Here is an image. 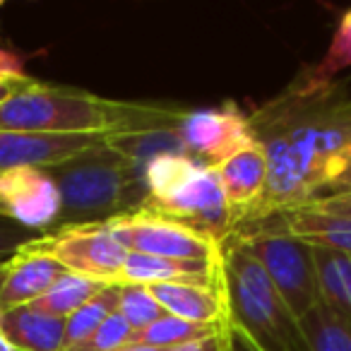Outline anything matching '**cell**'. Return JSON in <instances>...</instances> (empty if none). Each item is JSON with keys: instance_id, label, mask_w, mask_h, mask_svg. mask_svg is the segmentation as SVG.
Instances as JSON below:
<instances>
[{"instance_id": "19", "label": "cell", "mask_w": 351, "mask_h": 351, "mask_svg": "<svg viewBox=\"0 0 351 351\" xmlns=\"http://www.w3.org/2000/svg\"><path fill=\"white\" fill-rule=\"evenodd\" d=\"M306 351H351V320L317 301L298 320Z\"/></svg>"}, {"instance_id": "7", "label": "cell", "mask_w": 351, "mask_h": 351, "mask_svg": "<svg viewBox=\"0 0 351 351\" xmlns=\"http://www.w3.org/2000/svg\"><path fill=\"white\" fill-rule=\"evenodd\" d=\"M106 226L128 253L173 260H217L221 253V241L149 210L116 217Z\"/></svg>"}, {"instance_id": "4", "label": "cell", "mask_w": 351, "mask_h": 351, "mask_svg": "<svg viewBox=\"0 0 351 351\" xmlns=\"http://www.w3.org/2000/svg\"><path fill=\"white\" fill-rule=\"evenodd\" d=\"M219 272L229 303V320L260 351H306L296 315L250 255L224 241Z\"/></svg>"}, {"instance_id": "22", "label": "cell", "mask_w": 351, "mask_h": 351, "mask_svg": "<svg viewBox=\"0 0 351 351\" xmlns=\"http://www.w3.org/2000/svg\"><path fill=\"white\" fill-rule=\"evenodd\" d=\"M118 311V284H108L101 293L87 301L82 308L73 313L70 317H65V349L70 351L75 346H80L84 339L94 335L99 327L106 322L108 315Z\"/></svg>"}, {"instance_id": "3", "label": "cell", "mask_w": 351, "mask_h": 351, "mask_svg": "<svg viewBox=\"0 0 351 351\" xmlns=\"http://www.w3.org/2000/svg\"><path fill=\"white\" fill-rule=\"evenodd\" d=\"M44 169L60 191V215L51 231L106 224L116 217L142 210L147 202L145 176L106 142Z\"/></svg>"}, {"instance_id": "21", "label": "cell", "mask_w": 351, "mask_h": 351, "mask_svg": "<svg viewBox=\"0 0 351 351\" xmlns=\"http://www.w3.org/2000/svg\"><path fill=\"white\" fill-rule=\"evenodd\" d=\"M108 284L97 282V279L80 277L75 272H65L49 291L41 298H36L34 303H29L34 311L46 313L53 317H70L77 308H82L87 301H92L97 293H101Z\"/></svg>"}, {"instance_id": "14", "label": "cell", "mask_w": 351, "mask_h": 351, "mask_svg": "<svg viewBox=\"0 0 351 351\" xmlns=\"http://www.w3.org/2000/svg\"><path fill=\"white\" fill-rule=\"evenodd\" d=\"M152 296L161 303L169 315L183 317L202 325H226L229 322V303L219 282L212 284H193V282H169L147 287Z\"/></svg>"}, {"instance_id": "20", "label": "cell", "mask_w": 351, "mask_h": 351, "mask_svg": "<svg viewBox=\"0 0 351 351\" xmlns=\"http://www.w3.org/2000/svg\"><path fill=\"white\" fill-rule=\"evenodd\" d=\"M226 325H229V322H226ZM226 325H202V322H191V320H183V317H176L166 313L159 320L147 325L145 330L132 332L128 344L166 351V349H173V346H181V344H188V341L215 335V332L224 330Z\"/></svg>"}, {"instance_id": "24", "label": "cell", "mask_w": 351, "mask_h": 351, "mask_svg": "<svg viewBox=\"0 0 351 351\" xmlns=\"http://www.w3.org/2000/svg\"><path fill=\"white\" fill-rule=\"evenodd\" d=\"M118 313L132 327V332L145 330L147 325L166 315V311L152 296L149 289L140 284H118Z\"/></svg>"}, {"instance_id": "26", "label": "cell", "mask_w": 351, "mask_h": 351, "mask_svg": "<svg viewBox=\"0 0 351 351\" xmlns=\"http://www.w3.org/2000/svg\"><path fill=\"white\" fill-rule=\"evenodd\" d=\"M39 236H44V234L27 229V226L17 224V221H12V219H5V217H0V260L12 258L17 250L29 245L32 241H36Z\"/></svg>"}, {"instance_id": "33", "label": "cell", "mask_w": 351, "mask_h": 351, "mask_svg": "<svg viewBox=\"0 0 351 351\" xmlns=\"http://www.w3.org/2000/svg\"><path fill=\"white\" fill-rule=\"evenodd\" d=\"M0 351H17L15 346L5 339V335H3V332H0Z\"/></svg>"}, {"instance_id": "10", "label": "cell", "mask_w": 351, "mask_h": 351, "mask_svg": "<svg viewBox=\"0 0 351 351\" xmlns=\"http://www.w3.org/2000/svg\"><path fill=\"white\" fill-rule=\"evenodd\" d=\"M60 215V191L41 166L0 173V217L39 234H49Z\"/></svg>"}, {"instance_id": "29", "label": "cell", "mask_w": 351, "mask_h": 351, "mask_svg": "<svg viewBox=\"0 0 351 351\" xmlns=\"http://www.w3.org/2000/svg\"><path fill=\"white\" fill-rule=\"evenodd\" d=\"M226 330H229V325L210 337H202V339L188 341V344L173 346V349H166V351H226Z\"/></svg>"}, {"instance_id": "35", "label": "cell", "mask_w": 351, "mask_h": 351, "mask_svg": "<svg viewBox=\"0 0 351 351\" xmlns=\"http://www.w3.org/2000/svg\"><path fill=\"white\" fill-rule=\"evenodd\" d=\"M8 260H10V258L0 260V287H3V282H5V274H8Z\"/></svg>"}, {"instance_id": "12", "label": "cell", "mask_w": 351, "mask_h": 351, "mask_svg": "<svg viewBox=\"0 0 351 351\" xmlns=\"http://www.w3.org/2000/svg\"><path fill=\"white\" fill-rule=\"evenodd\" d=\"M108 135H32V132H0V173L22 166H51L65 161Z\"/></svg>"}, {"instance_id": "28", "label": "cell", "mask_w": 351, "mask_h": 351, "mask_svg": "<svg viewBox=\"0 0 351 351\" xmlns=\"http://www.w3.org/2000/svg\"><path fill=\"white\" fill-rule=\"evenodd\" d=\"M311 210L327 212V215H339V217H351V191L337 193V195L322 197V200L308 205Z\"/></svg>"}, {"instance_id": "16", "label": "cell", "mask_w": 351, "mask_h": 351, "mask_svg": "<svg viewBox=\"0 0 351 351\" xmlns=\"http://www.w3.org/2000/svg\"><path fill=\"white\" fill-rule=\"evenodd\" d=\"M269 221H274L279 229H284L311 248L332 250V253L351 258V217L327 215V212H317L311 207H301V210L269 217Z\"/></svg>"}, {"instance_id": "1", "label": "cell", "mask_w": 351, "mask_h": 351, "mask_svg": "<svg viewBox=\"0 0 351 351\" xmlns=\"http://www.w3.org/2000/svg\"><path fill=\"white\" fill-rule=\"evenodd\" d=\"M267 159V188L253 221L351 191V89L298 70L279 94L248 111ZM248 221V224H253Z\"/></svg>"}, {"instance_id": "27", "label": "cell", "mask_w": 351, "mask_h": 351, "mask_svg": "<svg viewBox=\"0 0 351 351\" xmlns=\"http://www.w3.org/2000/svg\"><path fill=\"white\" fill-rule=\"evenodd\" d=\"M27 56L17 53V51L10 49H0V77L3 80H17V77H29L25 73L27 65Z\"/></svg>"}, {"instance_id": "32", "label": "cell", "mask_w": 351, "mask_h": 351, "mask_svg": "<svg viewBox=\"0 0 351 351\" xmlns=\"http://www.w3.org/2000/svg\"><path fill=\"white\" fill-rule=\"evenodd\" d=\"M34 82V77H17V80H3L0 77V104L8 101L10 97H15L17 92H22V89L27 87V84Z\"/></svg>"}, {"instance_id": "30", "label": "cell", "mask_w": 351, "mask_h": 351, "mask_svg": "<svg viewBox=\"0 0 351 351\" xmlns=\"http://www.w3.org/2000/svg\"><path fill=\"white\" fill-rule=\"evenodd\" d=\"M337 255V269H339V279H341V291H344V306H346V315L351 317V258L349 255Z\"/></svg>"}, {"instance_id": "8", "label": "cell", "mask_w": 351, "mask_h": 351, "mask_svg": "<svg viewBox=\"0 0 351 351\" xmlns=\"http://www.w3.org/2000/svg\"><path fill=\"white\" fill-rule=\"evenodd\" d=\"M34 248L58 260L68 272L104 284H116L128 258V250L113 239L106 224L65 226L39 236Z\"/></svg>"}, {"instance_id": "18", "label": "cell", "mask_w": 351, "mask_h": 351, "mask_svg": "<svg viewBox=\"0 0 351 351\" xmlns=\"http://www.w3.org/2000/svg\"><path fill=\"white\" fill-rule=\"evenodd\" d=\"M106 145L116 149L123 159L130 161L135 171L145 176L147 166L154 159L166 154L188 156V147L183 142L181 130H140V132H121L108 135Z\"/></svg>"}, {"instance_id": "25", "label": "cell", "mask_w": 351, "mask_h": 351, "mask_svg": "<svg viewBox=\"0 0 351 351\" xmlns=\"http://www.w3.org/2000/svg\"><path fill=\"white\" fill-rule=\"evenodd\" d=\"M130 335H132V327L128 325L121 313L116 311L113 315L106 317V322H104L89 339H84L82 344L70 351H118V349H123V346H128Z\"/></svg>"}, {"instance_id": "2", "label": "cell", "mask_w": 351, "mask_h": 351, "mask_svg": "<svg viewBox=\"0 0 351 351\" xmlns=\"http://www.w3.org/2000/svg\"><path fill=\"white\" fill-rule=\"evenodd\" d=\"M191 108L173 101H116L94 92L34 80L0 104V132L32 135H121L181 130Z\"/></svg>"}, {"instance_id": "23", "label": "cell", "mask_w": 351, "mask_h": 351, "mask_svg": "<svg viewBox=\"0 0 351 351\" xmlns=\"http://www.w3.org/2000/svg\"><path fill=\"white\" fill-rule=\"evenodd\" d=\"M351 68V8L341 12L325 56L315 65H303V75L317 84L335 82L337 75Z\"/></svg>"}, {"instance_id": "5", "label": "cell", "mask_w": 351, "mask_h": 351, "mask_svg": "<svg viewBox=\"0 0 351 351\" xmlns=\"http://www.w3.org/2000/svg\"><path fill=\"white\" fill-rule=\"evenodd\" d=\"M147 202L142 210L188 224L224 243L231 234L219 176L191 156L166 154L145 171Z\"/></svg>"}, {"instance_id": "13", "label": "cell", "mask_w": 351, "mask_h": 351, "mask_svg": "<svg viewBox=\"0 0 351 351\" xmlns=\"http://www.w3.org/2000/svg\"><path fill=\"white\" fill-rule=\"evenodd\" d=\"M68 269L51 255L34 248V241L8 260L5 282L0 287V308L29 306L41 298Z\"/></svg>"}, {"instance_id": "6", "label": "cell", "mask_w": 351, "mask_h": 351, "mask_svg": "<svg viewBox=\"0 0 351 351\" xmlns=\"http://www.w3.org/2000/svg\"><path fill=\"white\" fill-rule=\"evenodd\" d=\"M226 241L250 255L267 272L296 320L320 301L313 248L279 229L274 221L263 219L243 224L231 231Z\"/></svg>"}, {"instance_id": "11", "label": "cell", "mask_w": 351, "mask_h": 351, "mask_svg": "<svg viewBox=\"0 0 351 351\" xmlns=\"http://www.w3.org/2000/svg\"><path fill=\"white\" fill-rule=\"evenodd\" d=\"M215 171L224 191L231 231L253 221L265 197V188H267V159L258 142L236 152Z\"/></svg>"}, {"instance_id": "9", "label": "cell", "mask_w": 351, "mask_h": 351, "mask_svg": "<svg viewBox=\"0 0 351 351\" xmlns=\"http://www.w3.org/2000/svg\"><path fill=\"white\" fill-rule=\"evenodd\" d=\"M181 135L188 147V156L210 169H217L236 152L255 145L248 111L234 101L188 111Z\"/></svg>"}, {"instance_id": "17", "label": "cell", "mask_w": 351, "mask_h": 351, "mask_svg": "<svg viewBox=\"0 0 351 351\" xmlns=\"http://www.w3.org/2000/svg\"><path fill=\"white\" fill-rule=\"evenodd\" d=\"M0 332L17 351H63L65 320L32 306L0 308Z\"/></svg>"}, {"instance_id": "15", "label": "cell", "mask_w": 351, "mask_h": 351, "mask_svg": "<svg viewBox=\"0 0 351 351\" xmlns=\"http://www.w3.org/2000/svg\"><path fill=\"white\" fill-rule=\"evenodd\" d=\"M169 282H193L212 284L219 282V258L217 260H173L156 255L128 253L125 265L118 272L116 284H169Z\"/></svg>"}, {"instance_id": "31", "label": "cell", "mask_w": 351, "mask_h": 351, "mask_svg": "<svg viewBox=\"0 0 351 351\" xmlns=\"http://www.w3.org/2000/svg\"><path fill=\"white\" fill-rule=\"evenodd\" d=\"M226 351H260V349L229 320V330H226Z\"/></svg>"}, {"instance_id": "34", "label": "cell", "mask_w": 351, "mask_h": 351, "mask_svg": "<svg viewBox=\"0 0 351 351\" xmlns=\"http://www.w3.org/2000/svg\"><path fill=\"white\" fill-rule=\"evenodd\" d=\"M118 351H161V349H149V346H135V344H128Z\"/></svg>"}]
</instances>
